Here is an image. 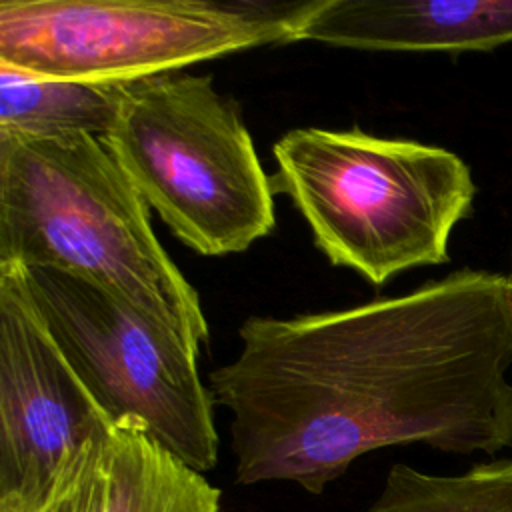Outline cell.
<instances>
[{"label":"cell","instance_id":"6da1fadb","mask_svg":"<svg viewBox=\"0 0 512 512\" xmlns=\"http://www.w3.org/2000/svg\"><path fill=\"white\" fill-rule=\"evenodd\" d=\"M238 336L208 380L240 484L322 494L386 446L512 448V276L458 270L342 310L250 316Z\"/></svg>","mask_w":512,"mask_h":512},{"label":"cell","instance_id":"7a4b0ae2","mask_svg":"<svg viewBox=\"0 0 512 512\" xmlns=\"http://www.w3.org/2000/svg\"><path fill=\"white\" fill-rule=\"evenodd\" d=\"M32 266L92 280L198 348L210 340L196 288L100 136L0 132V268Z\"/></svg>","mask_w":512,"mask_h":512},{"label":"cell","instance_id":"3957f363","mask_svg":"<svg viewBox=\"0 0 512 512\" xmlns=\"http://www.w3.org/2000/svg\"><path fill=\"white\" fill-rule=\"evenodd\" d=\"M274 194H286L316 248L374 286L448 260L476 184L454 152L360 128H294L274 144Z\"/></svg>","mask_w":512,"mask_h":512},{"label":"cell","instance_id":"277c9868","mask_svg":"<svg viewBox=\"0 0 512 512\" xmlns=\"http://www.w3.org/2000/svg\"><path fill=\"white\" fill-rule=\"evenodd\" d=\"M168 230L202 256L244 252L276 226L274 188L238 102L212 76L130 80L104 138Z\"/></svg>","mask_w":512,"mask_h":512},{"label":"cell","instance_id":"5b68a950","mask_svg":"<svg viewBox=\"0 0 512 512\" xmlns=\"http://www.w3.org/2000/svg\"><path fill=\"white\" fill-rule=\"evenodd\" d=\"M318 2L2 0L0 64L54 78L130 82L298 42Z\"/></svg>","mask_w":512,"mask_h":512},{"label":"cell","instance_id":"8992f818","mask_svg":"<svg viewBox=\"0 0 512 512\" xmlns=\"http://www.w3.org/2000/svg\"><path fill=\"white\" fill-rule=\"evenodd\" d=\"M48 334L114 426L148 434L198 472L218 462L200 348L108 288L56 268H12Z\"/></svg>","mask_w":512,"mask_h":512},{"label":"cell","instance_id":"52a82bcc","mask_svg":"<svg viewBox=\"0 0 512 512\" xmlns=\"http://www.w3.org/2000/svg\"><path fill=\"white\" fill-rule=\"evenodd\" d=\"M110 426L18 272L0 268V512H54Z\"/></svg>","mask_w":512,"mask_h":512},{"label":"cell","instance_id":"ba28073f","mask_svg":"<svg viewBox=\"0 0 512 512\" xmlns=\"http://www.w3.org/2000/svg\"><path fill=\"white\" fill-rule=\"evenodd\" d=\"M298 40L376 52H490L512 42V0H320Z\"/></svg>","mask_w":512,"mask_h":512},{"label":"cell","instance_id":"9c48e42d","mask_svg":"<svg viewBox=\"0 0 512 512\" xmlns=\"http://www.w3.org/2000/svg\"><path fill=\"white\" fill-rule=\"evenodd\" d=\"M54 512H220V490L148 434L112 424Z\"/></svg>","mask_w":512,"mask_h":512},{"label":"cell","instance_id":"30bf717a","mask_svg":"<svg viewBox=\"0 0 512 512\" xmlns=\"http://www.w3.org/2000/svg\"><path fill=\"white\" fill-rule=\"evenodd\" d=\"M126 84L40 76L0 64V132L28 138H106Z\"/></svg>","mask_w":512,"mask_h":512},{"label":"cell","instance_id":"8fae6325","mask_svg":"<svg viewBox=\"0 0 512 512\" xmlns=\"http://www.w3.org/2000/svg\"><path fill=\"white\" fill-rule=\"evenodd\" d=\"M364 512H512V458L462 474H428L394 464Z\"/></svg>","mask_w":512,"mask_h":512}]
</instances>
